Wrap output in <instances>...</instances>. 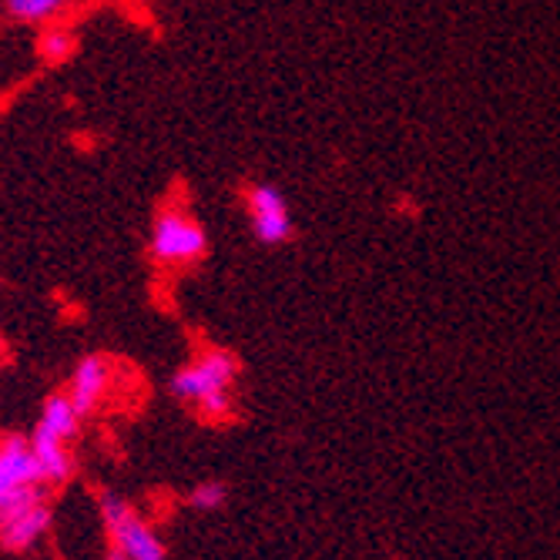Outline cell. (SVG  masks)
Masks as SVG:
<instances>
[{
	"instance_id": "7a4b0ae2",
	"label": "cell",
	"mask_w": 560,
	"mask_h": 560,
	"mask_svg": "<svg viewBox=\"0 0 560 560\" xmlns=\"http://www.w3.org/2000/svg\"><path fill=\"white\" fill-rule=\"evenodd\" d=\"M97 511L105 521V530L112 537V550H118L125 560H168V547L162 534L151 527L138 511L135 503H128L121 493H101L97 497Z\"/></svg>"
},
{
	"instance_id": "30bf717a",
	"label": "cell",
	"mask_w": 560,
	"mask_h": 560,
	"mask_svg": "<svg viewBox=\"0 0 560 560\" xmlns=\"http://www.w3.org/2000/svg\"><path fill=\"white\" fill-rule=\"evenodd\" d=\"M68 4L71 0H4V14L14 24L44 27V24H55L68 11Z\"/></svg>"
},
{
	"instance_id": "9c48e42d",
	"label": "cell",
	"mask_w": 560,
	"mask_h": 560,
	"mask_svg": "<svg viewBox=\"0 0 560 560\" xmlns=\"http://www.w3.org/2000/svg\"><path fill=\"white\" fill-rule=\"evenodd\" d=\"M78 55V34L65 24H44L40 37H37V58L47 68H61Z\"/></svg>"
},
{
	"instance_id": "5b68a950",
	"label": "cell",
	"mask_w": 560,
	"mask_h": 560,
	"mask_svg": "<svg viewBox=\"0 0 560 560\" xmlns=\"http://www.w3.org/2000/svg\"><path fill=\"white\" fill-rule=\"evenodd\" d=\"M50 524H55V514H50V506L44 500V487H40L21 500L0 506V547L14 553L34 550L50 534Z\"/></svg>"
},
{
	"instance_id": "52a82bcc",
	"label": "cell",
	"mask_w": 560,
	"mask_h": 560,
	"mask_svg": "<svg viewBox=\"0 0 560 560\" xmlns=\"http://www.w3.org/2000/svg\"><path fill=\"white\" fill-rule=\"evenodd\" d=\"M112 380H115V370H112L108 355H101V352L81 355L71 373V383H68V399L74 402V410L81 417H91L97 406L105 402Z\"/></svg>"
},
{
	"instance_id": "6da1fadb",
	"label": "cell",
	"mask_w": 560,
	"mask_h": 560,
	"mask_svg": "<svg viewBox=\"0 0 560 560\" xmlns=\"http://www.w3.org/2000/svg\"><path fill=\"white\" fill-rule=\"evenodd\" d=\"M238 360L235 352L222 346L198 349L185 366L175 370L168 389L178 402L191 406L206 420H229L235 410V383H238Z\"/></svg>"
},
{
	"instance_id": "3957f363",
	"label": "cell",
	"mask_w": 560,
	"mask_h": 560,
	"mask_svg": "<svg viewBox=\"0 0 560 560\" xmlns=\"http://www.w3.org/2000/svg\"><path fill=\"white\" fill-rule=\"evenodd\" d=\"M148 252H151V259L165 269H185V266H195L206 259L209 235L191 212L162 209L155 215V222H151Z\"/></svg>"
},
{
	"instance_id": "8992f818",
	"label": "cell",
	"mask_w": 560,
	"mask_h": 560,
	"mask_svg": "<svg viewBox=\"0 0 560 560\" xmlns=\"http://www.w3.org/2000/svg\"><path fill=\"white\" fill-rule=\"evenodd\" d=\"M40 477H37V464L31 453V440L21 433L0 436V506L21 500L34 490H40Z\"/></svg>"
},
{
	"instance_id": "277c9868",
	"label": "cell",
	"mask_w": 560,
	"mask_h": 560,
	"mask_svg": "<svg viewBox=\"0 0 560 560\" xmlns=\"http://www.w3.org/2000/svg\"><path fill=\"white\" fill-rule=\"evenodd\" d=\"M242 206L248 215V229L259 245L279 248V245L292 242L295 222H292L289 198L272 182H248L242 188Z\"/></svg>"
},
{
	"instance_id": "7c38bea8",
	"label": "cell",
	"mask_w": 560,
	"mask_h": 560,
	"mask_svg": "<svg viewBox=\"0 0 560 560\" xmlns=\"http://www.w3.org/2000/svg\"><path fill=\"white\" fill-rule=\"evenodd\" d=\"M105 560H125V557H121V553H118V550H112V553H108V557H105Z\"/></svg>"
},
{
	"instance_id": "ba28073f",
	"label": "cell",
	"mask_w": 560,
	"mask_h": 560,
	"mask_svg": "<svg viewBox=\"0 0 560 560\" xmlns=\"http://www.w3.org/2000/svg\"><path fill=\"white\" fill-rule=\"evenodd\" d=\"M81 413L74 410V402L68 399V393H50L40 406V417L34 423V436H47L58 443H71L81 430Z\"/></svg>"
},
{
	"instance_id": "8fae6325",
	"label": "cell",
	"mask_w": 560,
	"mask_h": 560,
	"mask_svg": "<svg viewBox=\"0 0 560 560\" xmlns=\"http://www.w3.org/2000/svg\"><path fill=\"white\" fill-rule=\"evenodd\" d=\"M188 506L198 514H215V511H225L229 503V487L222 480H201L188 490Z\"/></svg>"
}]
</instances>
